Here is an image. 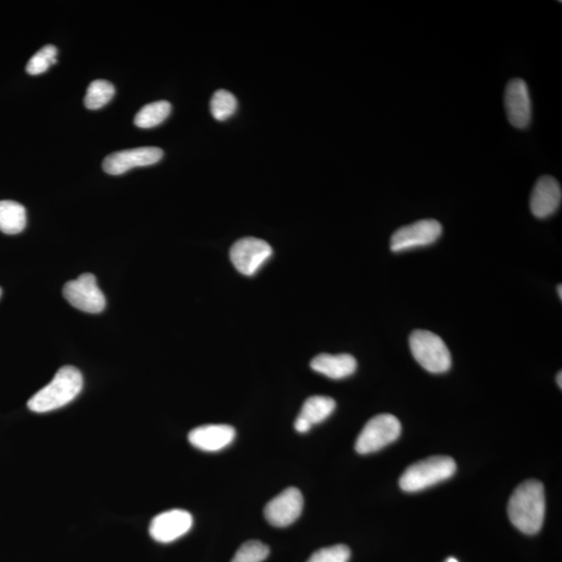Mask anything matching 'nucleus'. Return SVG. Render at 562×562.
<instances>
[{
	"label": "nucleus",
	"instance_id": "f257e3e1",
	"mask_svg": "<svg viewBox=\"0 0 562 562\" xmlns=\"http://www.w3.org/2000/svg\"><path fill=\"white\" fill-rule=\"evenodd\" d=\"M510 520L525 534L540 533L545 520L546 497L542 482L528 480L516 488L509 502Z\"/></svg>",
	"mask_w": 562,
	"mask_h": 562
},
{
	"label": "nucleus",
	"instance_id": "f03ea898",
	"mask_svg": "<svg viewBox=\"0 0 562 562\" xmlns=\"http://www.w3.org/2000/svg\"><path fill=\"white\" fill-rule=\"evenodd\" d=\"M84 378L81 371L72 365L60 368L53 380L41 389L28 402L30 411L38 413H50L63 407L82 392Z\"/></svg>",
	"mask_w": 562,
	"mask_h": 562
},
{
	"label": "nucleus",
	"instance_id": "7ed1b4c3",
	"mask_svg": "<svg viewBox=\"0 0 562 562\" xmlns=\"http://www.w3.org/2000/svg\"><path fill=\"white\" fill-rule=\"evenodd\" d=\"M455 472L456 463L454 458L430 457L407 468L401 476L399 485L405 492H420L449 479Z\"/></svg>",
	"mask_w": 562,
	"mask_h": 562
},
{
	"label": "nucleus",
	"instance_id": "20e7f679",
	"mask_svg": "<svg viewBox=\"0 0 562 562\" xmlns=\"http://www.w3.org/2000/svg\"><path fill=\"white\" fill-rule=\"evenodd\" d=\"M409 346L417 362L435 374L447 372L451 368V353L443 339L429 331H414L409 337Z\"/></svg>",
	"mask_w": 562,
	"mask_h": 562
},
{
	"label": "nucleus",
	"instance_id": "39448f33",
	"mask_svg": "<svg viewBox=\"0 0 562 562\" xmlns=\"http://www.w3.org/2000/svg\"><path fill=\"white\" fill-rule=\"evenodd\" d=\"M401 435V423L393 414L382 413L372 418L364 427L356 443L359 454H370L392 444Z\"/></svg>",
	"mask_w": 562,
	"mask_h": 562
},
{
	"label": "nucleus",
	"instance_id": "423d86ee",
	"mask_svg": "<svg viewBox=\"0 0 562 562\" xmlns=\"http://www.w3.org/2000/svg\"><path fill=\"white\" fill-rule=\"evenodd\" d=\"M63 295L73 308L88 314H100L106 309V297L97 285L93 274L84 273L67 283Z\"/></svg>",
	"mask_w": 562,
	"mask_h": 562
},
{
	"label": "nucleus",
	"instance_id": "0eeeda50",
	"mask_svg": "<svg viewBox=\"0 0 562 562\" xmlns=\"http://www.w3.org/2000/svg\"><path fill=\"white\" fill-rule=\"evenodd\" d=\"M443 228L437 220H420L411 225L395 231L390 239V250L393 253L406 252L419 247L431 245L441 237Z\"/></svg>",
	"mask_w": 562,
	"mask_h": 562
},
{
	"label": "nucleus",
	"instance_id": "6e6552de",
	"mask_svg": "<svg viewBox=\"0 0 562 562\" xmlns=\"http://www.w3.org/2000/svg\"><path fill=\"white\" fill-rule=\"evenodd\" d=\"M272 248L258 237H243L230 248V260L240 273L253 277L271 258Z\"/></svg>",
	"mask_w": 562,
	"mask_h": 562
},
{
	"label": "nucleus",
	"instance_id": "1a4fd4ad",
	"mask_svg": "<svg viewBox=\"0 0 562 562\" xmlns=\"http://www.w3.org/2000/svg\"><path fill=\"white\" fill-rule=\"evenodd\" d=\"M303 504V496L298 488H285L266 505V520L275 527H288L301 517Z\"/></svg>",
	"mask_w": 562,
	"mask_h": 562
},
{
	"label": "nucleus",
	"instance_id": "9d476101",
	"mask_svg": "<svg viewBox=\"0 0 562 562\" xmlns=\"http://www.w3.org/2000/svg\"><path fill=\"white\" fill-rule=\"evenodd\" d=\"M164 152L158 148H139L108 155L102 167L108 174L120 175L136 167L150 166L162 160Z\"/></svg>",
	"mask_w": 562,
	"mask_h": 562
},
{
	"label": "nucleus",
	"instance_id": "9b49d317",
	"mask_svg": "<svg viewBox=\"0 0 562 562\" xmlns=\"http://www.w3.org/2000/svg\"><path fill=\"white\" fill-rule=\"evenodd\" d=\"M193 526V517L190 512L182 510H173L160 513L149 526L152 539L158 542L168 543L181 539Z\"/></svg>",
	"mask_w": 562,
	"mask_h": 562
},
{
	"label": "nucleus",
	"instance_id": "f8f14e48",
	"mask_svg": "<svg viewBox=\"0 0 562 562\" xmlns=\"http://www.w3.org/2000/svg\"><path fill=\"white\" fill-rule=\"evenodd\" d=\"M507 117L513 127L524 130L531 122L533 107L527 84L521 78H513L507 84L504 95Z\"/></svg>",
	"mask_w": 562,
	"mask_h": 562
},
{
	"label": "nucleus",
	"instance_id": "ddd939ff",
	"mask_svg": "<svg viewBox=\"0 0 562 562\" xmlns=\"http://www.w3.org/2000/svg\"><path fill=\"white\" fill-rule=\"evenodd\" d=\"M562 191L559 182L552 176H542L535 183L530 198V210L536 218H548L558 210Z\"/></svg>",
	"mask_w": 562,
	"mask_h": 562
},
{
	"label": "nucleus",
	"instance_id": "4468645a",
	"mask_svg": "<svg viewBox=\"0 0 562 562\" xmlns=\"http://www.w3.org/2000/svg\"><path fill=\"white\" fill-rule=\"evenodd\" d=\"M235 438L234 427L225 424L200 426L189 433V442L195 448L206 452L222 450L234 442Z\"/></svg>",
	"mask_w": 562,
	"mask_h": 562
},
{
	"label": "nucleus",
	"instance_id": "2eb2a0df",
	"mask_svg": "<svg viewBox=\"0 0 562 562\" xmlns=\"http://www.w3.org/2000/svg\"><path fill=\"white\" fill-rule=\"evenodd\" d=\"M311 369L332 380H343L357 371V363L350 354H319L310 363Z\"/></svg>",
	"mask_w": 562,
	"mask_h": 562
},
{
	"label": "nucleus",
	"instance_id": "dca6fc26",
	"mask_svg": "<svg viewBox=\"0 0 562 562\" xmlns=\"http://www.w3.org/2000/svg\"><path fill=\"white\" fill-rule=\"evenodd\" d=\"M27 226V211L15 201H0V231L7 235L20 234Z\"/></svg>",
	"mask_w": 562,
	"mask_h": 562
},
{
	"label": "nucleus",
	"instance_id": "f3484780",
	"mask_svg": "<svg viewBox=\"0 0 562 562\" xmlns=\"http://www.w3.org/2000/svg\"><path fill=\"white\" fill-rule=\"evenodd\" d=\"M335 409V401L331 397L313 396L304 402L298 417L307 421L310 426L319 424L331 417Z\"/></svg>",
	"mask_w": 562,
	"mask_h": 562
},
{
	"label": "nucleus",
	"instance_id": "a211bd4d",
	"mask_svg": "<svg viewBox=\"0 0 562 562\" xmlns=\"http://www.w3.org/2000/svg\"><path fill=\"white\" fill-rule=\"evenodd\" d=\"M171 113V105L168 101H157L149 103L140 109L134 124L140 128H152L163 124Z\"/></svg>",
	"mask_w": 562,
	"mask_h": 562
},
{
	"label": "nucleus",
	"instance_id": "6ab92c4d",
	"mask_svg": "<svg viewBox=\"0 0 562 562\" xmlns=\"http://www.w3.org/2000/svg\"><path fill=\"white\" fill-rule=\"evenodd\" d=\"M114 95L115 87L111 83L105 81V79H96L89 85L87 95L84 97V106L92 111H95V109L105 107L112 100Z\"/></svg>",
	"mask_w": 562,
	"mask_h": 562
},
{
	"label": "nucleus",
	"instance_id": "aec40b11",
	"mask_svg": "<svg viewBox=\"0 0 562 562\" xmlns=\"http://www.w3.org/2000/svg\"><path fill=\"white\" fill-rule=\"evenodd\" d=\"M237 101L234 94L226 90H219L213 95L211 112L213 117L218 121H225L237 111Z\"/></svg>",
	"mask_w": 562,
	"mask_h": 562
},
{
	"label": "nucleus",
	"instance_id": "412c9836",
	"mask_svg": "<svg viewBox=\"0 0 562 562\" xmlns=\"http://www.w3.org/2000/svg\"><path fill=\"white\" fill-rule=\"evenodd\" d=\"M58 50L56 46L45 45L28 60L27 72L30 76H38L57 63Z\"/></svg>",
	"mask_w": 562,
	"mask_h": 562
},
{
	"label": "nucleus",
	"instance_id": "4be33fe9",
	"mask_svg": "<svg viewBox=\"0 0 562 562\" xmlns=\"http://www.w3.org/2000/svg\"><path fill=\"white\" fill-rule=\"evenodd\" d=\"M269 554L270 549L260 541H248L237 549L231 562H262Z\"/></svg>",
	"mask_w": 562,
	"mask_h": 562
},
{
	"label": "nucleus",
	"instance_id": "5701e85b",
	"mask_svg": "<svg viewBox=\"0 0 562 562\" xmlns=\"http://www.w3.org/2000/svg\"><path fill=\"white\" fill-rule=\"evenodd\" d=\"M350 549L345 545L317 550L310 556L308 562H348L350 559Z\"/></svg>",
	"mask_w": 562,
	"mask_h": 562
},
{
	"label": "nucleus",
	"instance_id": "b1692460",
	"mask_svg": "<svg viewBox=\"0 0 562 562\" xmlns=\"http://www.w3.org/2000/svg\"><path fill=\"white\" fill-rule=\"evenodd\" d=\"M294 426L295 430L301 433L308 432L311 429V426L308 423V422L301 417H297Z\"/></svg>",
	"mask_w": 562,
	"mask_h": 562
},
{
	"label": "nucleus",
	"instance_id": "393cba45",
	"mask_svg": "<svg viewBox=\"0 0 562 562\" xmlns=\"http://www.w3.org/2000/svg\"><path fill=\"white\" fill-rule=\"evenodd\" d=\"M561 378H562V373H561V372H559V373H558V386H559V388H560V389L562 388V381H561Z\"/></svg>",
	"mask_w": 562,
	"mask_h": 562
},
{
	"label": "nucleus",
	"instance_id": "a878e982",
	"mask_svg": "<svg viewBox=\"0 0 562 562\" xmlns=\"http://www.w3.org/2000/svg\"><path fill=\"white\" fill-rule=\"evenodd\" d=\"M561 289H562V286H561V285H560L558 286V292L559 293V298H560V299L562 298V290H561Z\"/></svg>",
	"mask_w": 562,
	"mask_h": 562
},
{
	"label": "nucleus",
	"instance_id": "bb28decb",
	"mask_svg": "<svg viewBox=\"0 0 562 562\" xmlns=\"http://www.w3.org/2000/svg\"><path fill=\"white\" fill-rule=\"evenodd\" d=\"M446 562H458L455 558H449L447 561Z\"/></svg>",
	"mask_w": 562,
	"mask_h": 562
},
{
	"label": "nucleus",
	"instance_id": "cd10ccee",
	"mask_svg": "<svg viewBox=\"0 0 562 562\" xmlns=\"http://www.w3.org/2000/svg\"><path fill=\"white\" fill-rule=\"evenodd\" d=\"M2 294H3V290L2 288H0V297H2Z\"/></svg>",
	"mask_w": 562,
	"mask_h": 562
}]
</instances>
